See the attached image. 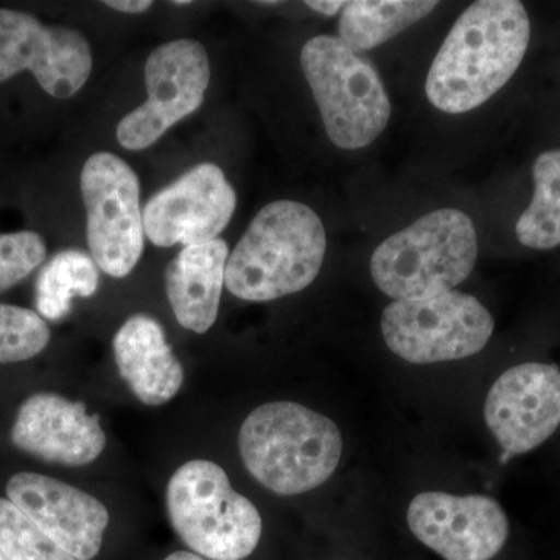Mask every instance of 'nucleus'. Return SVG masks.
Listing matches in <instances>:
<instances>
[{
	"label": "nucleus",
	"instance_id": "obj_1",
	"mask_svg": "<svg viewBox=\"0 0 560 560\" xmlns=\"http://www.w3.org/2000/svg\"><path fill=\"white\" fill-rule=\"evenodd\" d=\"M529 36V16L518 0L471 3L431 65L425 83L431 105L463 114L488 102L517 72Z\"/></svg>",
	"mask_w": 560,
	"mask_h": 560
},
{
	"label": "nucleus",
	"instance_id": "obj_2",
	"mask_svg": "<svg viewBox=\"0 0 560 560\" xmlns=\"http://www.w3.org/2000/svg\"><path fill=\"white\" fill-rule=\"evenodd\" d=\"M326 248V230L315 210L296 201L270 202L228 259L224 283L243 301L289 296L316 279Z\"/></svg>",
	"mask_w": 560,
	"mask_h": 560
},
{
	"label": "nucleus",
	"instance_id": "obj_3",
	"mask_svg": "<svg viewBox=\"0 0 560 560\" xmlns=\"http://www.w3.org/2000/svg\"><path fill=\"white\" fill-rule=\"evenodd\" d=\"M238 448L246 470L261 486L279 495H298L334 475L342 436L327 416L293 401H271L245 419Z\"/></svg>",
	"mask_w": 560,
	"mask_h": 560
},
{
	"label": "nucleus",
	"instance_id": "obj_4",
	"mask_svg": "<svg viewBox=\"0 0 560 560\" xmlns=\"http://www.w3.org/2000/svg\"><path fill=\"white\" fill-rule=\"evenodd\" d=\"M474 221L458 209H438L396 232L372 254L375 285L394 301H416L452 291L477 264Z\"/></svg>",
	"mask_w": 560,
	"mask_h": 560
},
{
	"label": "nucleus",
	"instance_id": "obj_5",
	"mask_svg": "<svg viewBox=\"0 0 560 560\" xmlns=\"http://www.w3.org/2000/svg\"><path fill=\"white\" fill-rule=\"evenodd\" d=\"M301 66L327 136L338 149L360 150L385 131L390 102L374 62L340 36H315L302 47Z\"/></svg>",
	"mask_w": 560,
	"mask_h": 560
},
{
	"label": "nucleus",
	"instance_id": "obj_6",
	"mask_svg": "<svg viewBox=\"0 0 560 560\" xmlns=\"http://www.w3.org/2000/svg\"><path fill=\"white\" fill-rule=\"evenodd\" d=\"M167 510L180 539L202 558L243 560L259 545V511L212 460H189L173 474Z\"/></svg>",
	"mask_w": 560,
	"mask_h": 560
},
{
	"label": "nucleus",
	"instance_id": "obj_7",
	"mask_svg": "<svg viewBox=\"0 0 560 560\" xmlns=\"http://www.w3.org/2000/svg\"><path fill=\"white\" fill-rule=\"evenodd\" d=\"M495 320L471 294L447 291L416 301H394L383 311L382 334L397 357L415 364L463 360L481 352Z\"/></svg>",
	"mask_w": 560,
	"mask_h": 560
},
{
	"label": "nucleus",
	"instance_id": "obj_8",
	"mask_svg": "<svg viewBox=\"0 0 560 560\" xmlns=\"http://www.w3.org/2000/svg\"><path fill=\"white\" fill-rule=\"evenodd\" d=\"M81 195L92 259L106 275L125 278L145 246L138 175L116 154H92L81 172Z\"/></svg>",
	"mask_w": 560,
	"mask_h": 560
},
{
	"label": "nucleus",
	"instance_id": "obj_9",
	"mask_svg": "<svg viewBox=\"0 0 560 560\" xmlns=\"http://www.w3.org/2000/svg\"><path fill=\"white\" fill-rule=\"evenodd\" d=\"M209 83L208 51L198 40H172L151 51L145 65L149 101L117 125L120 145L149 149L173 125L200 109Z\"/></svg>",
	"mask_w": 560,
	"mask_h": 560
},
{
	"label": "nucleus",
	"instance_id": "obj_10",
	"mask_svg": "<svg viewBox=\"0 0 560 560\" xmlns=\"http://www.w3.org/2000/svg\"><path fill=\"white\" fill-rule=\"evenodd\" d=\"M24 70L51 97H72L90 80V43L73 28L47 27L32 14L0 9V83Z\"/></svg>",
	"mask_w": 560,
	"mask_h": 560
},
{
	"label": "nucleus",
	"instance_id": "obj_11",
	"mask_svg": "<svg viewBox=\"0 0 560 560\" xmlns=\"http://www.w3.org/2000/svg\"><path fill=\"white\" fill-rule=\"evenodd\" d=\"M237 194L219 165H197L156 191L142 210L143 230L153 245H202L230 224Z\"/></svg>",
	"mask_w": 560,
	"mask_h": 560
},
{
	"label": "nucleus",
	"instance_id": "obj_12",
	"mask_svg": "<svg viewBox=\"0 0 560 560\" xmlns=\"http://www.w3.org/2000/svg\"><path fill=\"white\" fill-rule=\"evenodd\" d=\"M407 521L411 533L445 560H492L510 537L506 512L486 495L419 493Z\"/></svg>",
	"mask_w": 560,
	"mask_h": 560
},
{
	"label": "nucleus",
	"instance_id": "obj_13",
	"mask_svg": "<svg viewBox=\"0 0 560 560\" xmlns=\"http://www.w3.org/2000/svg\"><path fill=\"white\" fill-rule=\"evenodd\" d=\"M485 419L508 455L539 447L560 425L559 368L523 363L501 374L486 397Z\"/></svg>",
	"mask_w": 560,
	"mask_h": 560
},
{
	"label": "nucleus",
	"instance_id": "obj_14",
	"mask_svg": "<svg viewBox=\"0 0 560 560\" xmlns=\"http://www.w3.org/2000/svg\"><path fill=\"white\" fill-rule=\"evenodd\" d=\"M7 495L72 558L92 560L101 552L109 512L90 493L46 475L21 471L7 482Z\"/></svg>",
	"mask_w": 560,
	"mask_h": 560
},
{
	"label": "nucleus",
	"instance_id": "obj_15",
	"mask_svg": "<svg viewBox=\"0 0 560 560\" xmlns=\"http://www.w3.org/2000/svg\"><path fill=\"white\" fill-rule=\"evenodd\" d=\"M11 441L28 455L70 467L88 466L106 447L101 418L81 401L51 393L35 394L21 405Z\"/></svg>",
	"mask_w": 560,
	"mask_h": 560
},
{
	"label": "nucleus",
	"instance_id": "obj_16",
	"mask_svg": "<svg viewBox=\"0 0 560 560\" xmlns=\"http://www.w3.org/2000/svg\"><path fill=\"white\" fill-rule=\"evenodd\" d=\"M113 349L121 378L142 404L160 407L179 393L184 370L156 319L131 316L114 337Z\"/></svg>",
	"mask_w": 560,
	"mask_h": 560
},
{
	"label": "nucleus",
	"instance_id": "obj_17",
	"mask_svg": "<svg viewBox=\"0 0 560 560\" xmlns=\"http://www.w3.org/2000/svg\"><path fill=\"white\" fill-rule=\"evenodd\" d=\"M230 246L223 238L186 246L168 264L165 287L184 329L206 334L219 316Z\"/></svg>",
	"mask_w": 560,
	"mask_h": 560
},
{
	"label": "nucleus",
	"instance_id": "obj_18",
	"mask_svg": "<svg viewBox=\"0 0 560 560\" xmlns=\"http://www.w3.org/2000/svg\"><path fill=\"white\" fill-rule=\"evenodd\" d=\"M438 2L427 0H355L341 11L340 39L364 51L381 46L412 24L429 16Z\"/></svg>",
	"mask_w": 560,
	"mask_h": 560
},
{
	"label": "nucleus",
	"instance_id": "obj_19",
	"mask_svg": "<svg viewBox=\"0 0 560 560\" xmlns=\"http://www.w3.org/2000/svg\"><path fill=\"white\" fill-rule=\"evenodd\" d=\"M97 264L79 249L51 257L36 280V308L43 318L60 320L72 308L73 298H91L98 290Z\"/></svg>",
	"mask_w": 560,
	"mask_h": 560
},
{
	"label": "nucleus",
	"instance_id": "obj_20",
	"mask_svg": "<svg viewBox=\"0 0 560 560\" xmlns=\"http://www.w3.org/2000/svg\"><path fill=\"white\" fill-rule=\"evenodd\" d=\"M534 197L517 221L522 245L533 249L560 246V150L545 151L533 168Z\"/></svg>",
	"mask_w": 560,
	"mask_h": 560
},
{
	"label": "nucleus",
	"instance_id": "obj_21",
	"mask_svg": "<svg viewBox=\"0 0 560 560\" xmlns=\"http://www.w3.org/2000/svg\"><path fill=\"white\" fill-rule=\"evenodd\" d=\"M0 552L7 560H77L10 500L0 499Z\"/></svg>",
	"mask_w": 560,
	"mask_h": 560
},
{
	"label": "nucleus",
	"instance_id": "obj_22",
	"mask_svg": "<svg viewBox=\"0 0 560 560\" xmlns=\"http://www.w3.org/2000/svg\"><path fill=\"white\" fill-rule=\"evenodd\" d=\"M50 329L39 313L0 304V364L31 360L47 348Z\"/></svg>",
	"mask_w": 560,
	"mask_h": 560
},
{
	"label": "nucleus",
	"instance_id": "obj_23",
	"mask_svg": "<svg viewBox=\"0 0 560 560\" xmlns=\"http://www.w3.org/2000/svg\"><path fill=\"white\" fill-rule=\"evenodd\" d=\"M44 238L33 231L0 234V291L18 285L46 260Z\"/></svg>",
	"mask_w": 560,
	"mask_h": 560
},
{
	"label": "nucleus",
	"instance_id": "obj_24",
	"mask_svg": "<svg viewBox=\"0 0 560 560\" xmlns=\"http://www.w3.org/2000/svg\"><path fill=\"white\" fill-rule=\"evenodd\" d=\"M105 5L121 11V13L140 14L149 11L153 7V2L150 0H106Z\"/></svg>",
	"mask_w": 560,
	"mask_h": 560
},
{
	"label": "nucleus",
	"instance_id": "obj_25",
	"mask_svg": "<svg viewBox=\"0 0 560 560\" xmlns=\"http://www.w3.org/2000/svg\"><path fill=\"white\" fill-rule=\"evenodd\" d=\"M346 3L348 2H335V0H320V2H316V0H312V2H305V5L311 7L313 11H318L324 16H335V14L340 13L345 9Z\"/></svg>",
	"mask_w": 560,
	"mask_h": 560
},
{
	"label": "nucleus",
	"instance_id": "obj_26",
	"mask_svg": "<svg viewBox=\"0 0 560 560\" xmlns=\"http://www.w3.org/2000/svg\"><path fill=\"white\" fill-rule=\"evenodd\" d=\"M164 560H209V559L202 558V556L195 555V552L178 551V552H173V555L168 556V558H165Z\"/></svg>",
	"mask_w": 560,
	"mask_h": 560
},
{
	"label": "nucleus",
	"instance_id": "obj_27",
	"mask_svg": "<svg viewBox=\"0 0 560 560\" xmlns=\"http://www.w3.org/2000/svg\"><path fill=\"white\" fill-rule=\"evenodd\" d=\"M190 0H173L172 5L186 7L190 5Z\"/></svg>",
	"mask_w": 560,
	"mask_h": 560
},
{
	"label": "nucleus",
	"instance_id": "obj_28",
	"mask_svg": "<svg viewBox=\"0 0 560 560\" xmlns=\"http://www.w3.org/2000/svg\"><path fill=\"white\" fill-rule=\"evenodd\" d=\"M0 560H7L5 556H3L2 552H0Z\"/></svg>",
	"mask_w": 560,
	"mask_h": 560
}]
</instances>
